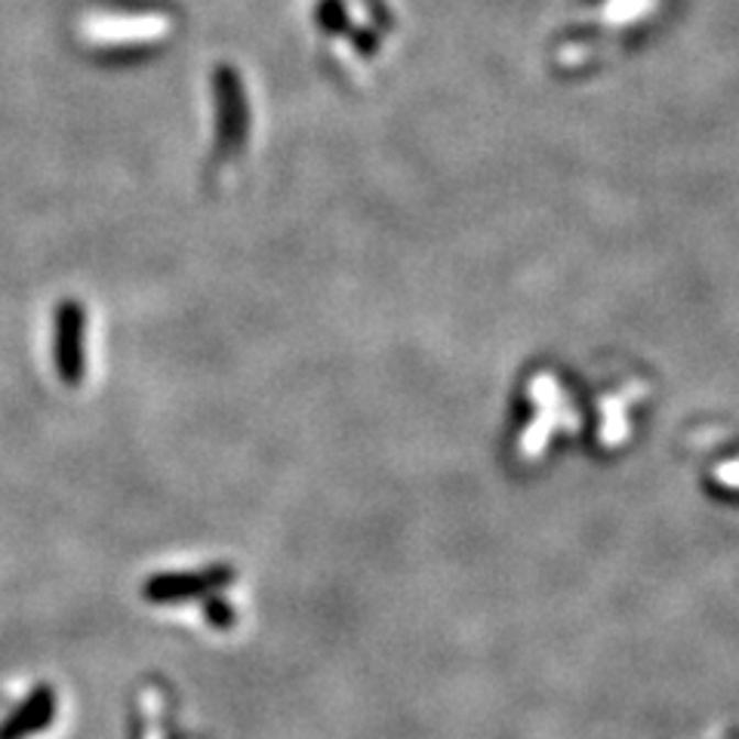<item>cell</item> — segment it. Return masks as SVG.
<instances>
[{"mask_svg": "<svg viewBox=\"0 0 739 739\" xmlns=\"http://www.w3.org/2000/svg\"><path fill=\"white\" fill-rule=\"evenodd\" d=\"M207 614H210V622L219 626V629H229L231 622H234V610H231L225 600H213V604L207 607Z\"/></svg>", "mask_w": 739, "mask_h": 739, "instance_id": "cell-5", "label": "cell"}, {"mask_svg": "<svg viewBox=\"0 0 739 739\" xmlns=\"http://www.w3.org/2000/svg\"><path fill=\"white\" fill-rule=\"evenodd\" d=\"M216 154L231 157L244 152L250 139V106L244 99V87L231 68H216Z\"/></svg>", "mask_w": 739, "mask_h": 739, "instance_id": "cell-1", "label": "cell"}, {"mask_svg": "<svg viewBox=\"0 0 739 739\" xmlns=\"http://www.w3.org/2000/svg\"><path fill=\"white\" fill-rule=\"evenodd\" d=\"M234 583V570L229 564H213L203 570H185V573H154L145 580L142 595L152 604H179V600L203 598Z\"/></svg>", "mask_w": 739, "mask_h": 739, "instance_id": "cell-4", "label": "cell"}, {"mask_svg": "<svg viewBox=\"0 0 739 739\" xmlns=\"http://www.w3.org/2000/svg\"><path fill=\"white\" fill-rule=\"evenodd\" d=\"M53 361L62 385L75 388L87 376V308L65 299L56 308V330H53Z\"/></svg>", "mask_w": 739, "mask_h": 739, "instance_id": "cell-2", "label": "cell"}, {"mask_svg": "<svg viewBox=\"0 0 739 739\" xmlns=\"http://www.w3.org/2000/svg\"><path fill=\"white\" fill-rule=\"evenodd\" d=\"M703 487L718 499L739 503V429L712 431L708 441H699Z\"/></svg>", "mask_w": 739, "mask_h": 739, "instance_id": "cell-3", "label": "cell"}]
</instances>
